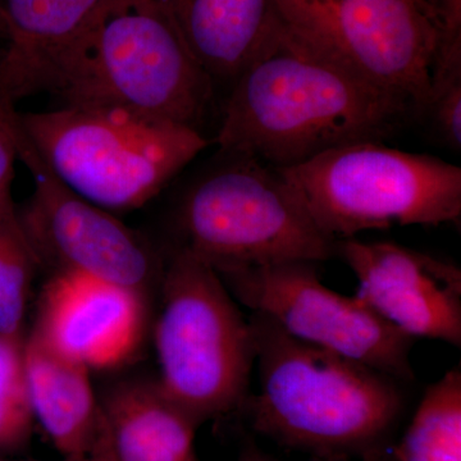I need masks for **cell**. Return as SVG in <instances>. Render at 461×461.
Returning <instances> with one entry per match:
<instances>
[{"mask_svg": "<svg viewBox=\"0 0 461 461\" xmlns=\"http://www.w3.org/2000/svg\"><path fill=\"white\" fill-rule=\"evenodd\" d=\"M102 0H0V65L21 81L41 77Z\"/></svg>", "mask_w": 461, "mask_h": 461, "instance_id": "2e32d148", "label": "cell"}, {"mask_svg": "<svg viewBox=\"0 0 461 461\" xmlns=\"http://www.w3.org/2000/svg\"><path fill=\"white\" fill-rule=\"evenodd\" d=\"M329 238L459 222L461 168L427 154L363 141L277 169Z\"/></svg>", "mask_w": 461, "mask_h": 461, "instance_id": "52a82bcc", "label": "cell"}, {"mask_svg": "<svg viewBox=\"0 0 461 461\" xmlns=\"http://www.w3.org/2000/svg\"><path fill=\"white\" fill-rule=\"evenodd\" d=\"M438 32V50L432 72L461 68V0H423Z\"/></svg>", "mask_w": 461, "mask_h": 461, "instance_id": "ffe728a7", "label": "cell"}, {"mask_svg": "<svg viewBox=\"0 0 461 461\" xmlns=\"http://www.w3.org/2000/svg\"><path fill=\"white\" fill-rule=\"evenodd\" d=\"M89 461H118L115 459L112 446L109 444L107 430H105L104 423L100 415V427L98 437H96L95 444L89 455Z\"/></svg>", "mask_w": 461, "mask_h": 461, "instance_id": "603a6c76", "label": "cell"}, {"mask_svg": "<svg viewBox=\"0 0 461 461\" xmlns=\"http://www.w3.org/2000/svg\"><path fill=\"white\" fill-rule=\"evenodd\" d=\"M317 264H275L220 277L236 302L268 318L287 335L366 364L397 381H412L414 339L357 297L324 286Z\"/></svg>", "mask_w": 461, "mask_h": 461, "instance_id": "9c48e42d", "label": "cell"}, {"mask_svg": "<svg viewBox=\"0 0 461 461\" xmlns=\"http://www.w3.org/2000/svg\"><path fill=\"white\" fill-rule=\"evenodd\" d=\"M0 461H16V460H8L5 457H0ZM56 461H89L86 457H76V456H60L59 460Z\"/></svg>", "mask_w": 461, "mask_h": 461, "instance_id": "484cf974", "label": "cell"}, {"mask_svg": "<svg viewBox=\"0 0 461 461\" xmlns=\"http://www.w3.org/2000/svg\"><path fill=\"white\" fill-rule=\"evenodd\" d=\"M284 23L379 89L427 113L438 32L423 0H276Z\"/></svg>", "mask_w": 461, "mask_h": 461, "instance_id": "ba28073f", "label": "cell"}, {"mask_svg": "<svg viewBox=\"0 0 461 461\" xmlns=\"http://www.w3.org/2000/svg\"><path fill=\"white\" fill-rule=\"evenodd\" d=\"M432 118L436 132L448 147L461 148V76L436 85L430 89L427 113Z\"/></svg>", "mask_w": 461, "mask_h": 461, "instance_id": "44dd1931", "label": "cell"}, {"mask_svg": "<svg viewBox=\"0 0 461 461\" xmlns=\"http://www.w3.org/2000/svg\"><path fill=\"white\" fill-rule=\"evenodd\" d=\"M145 327V294L75 273H53L29 332L91 372L132 359Z\"/></svg>", "mask_w": 461, "mask_h": 461, "instance_id": "7c38bea8", "label": "cell"}, {"mask_svg": "<svg viewBox=\"0 0 461 461\" xmlns=\"http://www.w3.org/2000/svg\"><path fill=\"white\" fill-rule=\"evenodd\" d=\"M414 112L284 23L233 81L217 142L272 168L393 136Z\"/></svg>", "mask_w": 461, "mask_h": 461, "instance_id": "6da1fadb", "label": "cell"}, {"mask_svg": "<svg viewBox=\"0 0 461 461\" xmlns=\"http://www.w3.org/2000/svg\"><path fill=\"white\" fill-rule=\"evenodd\" d=\"M212 80L233 81L284 25L276 0H160Z\"/></svg>", "mask_w": 461, "mask_h": 461, "instance_id": "4fadbf2b", "label": "cell"}, {"mask_svg": "<svg viewBox=\"0 0 461 461\" xmlns=\"http://www.w3.org/2000/svg\"><path fill=\"white\" fill-rule=\"evenodd\" d=\"M16 117V108L0 105V222L18 217L12 198L14 165L18 160Z\"/></svg>", "mask_w": 461, "mask_h": 461, "instance_id": "7402d4cb", "label": "cell"}, {"mask_svg": "<svg viewBox=\"0 0 461 461\" xmlns=\"http://www.w3.org/2000/svg\"><path fill=\"white\" fill-rule=\"evenodd\" d=\"M226 163L194 182L176 212L178 249L218 276L338 254L280 172L254 158Z\"/></svg>", "mask_w": 461, "mask_h": 461, "instance_id": "8992f818", "label": "cell"}, {"mask_svg": "<svg viewBox=\"0 0 461 461\" xmlns=\"http://www.w3.org/2000/svg\"><path fill=\"white\" fill-rule=\"evenodd\" d=\"M249 321L260 391L244 406L256 432L321 461L386 448L405 406L402 382L300 341L264 315Z\"/></svg>", "mask_w": 461, "mask_h": 461, "instance_id": "7a4b0ae2", "label": "cell"}, {"mask_svg": "<svg viewBox=\"0 0 461 461\" xmlns=\"http://www.w3.org/2000/svg\"><path fill=\"white\" fill-rule=\"evenodd\" d=\"M99 408L118 461H198L200 426L157 378L117 382L99 396Z\"/></svg>", "mask_w": 461, "mask_h": 461, "instance_id": "5bb4252c", "label": "cell"}, {"mask_svg": "<svg viewBox=\"0 0 461 461\" xmlns=\"http://www.w3.org/2000/svg\"><path fill=\"white\" fill-rule=\"evenodd\" d=\"M357 276L355 297L411 339L461 346V271L456 264L395 242L339 240Z\"/></svg>", "mask_w": 461, "mask_h": 461, "instance_id": "8fae6325", "label": "cell"}, {"mask_svg": "<svg viewBox=\"0 0 461 461\" xmlns=\"http://www.w3.org/2000/svg\"><path fill=\"white\" fill-rule=\"evenodd\" d=\"M157 379L199 426L244 406L257 360L250 321L220 276L178 249L160 280Z\"/></svg>", "mask_w": 461, "mask_h": 461, "instance_id": "5b68a950", "label": "cell"}, {"mask_svg": "<svg viewBox=\"0 0 461 461\" xmlns=\"http://www.w3.org/2000/svg\"><path fill=\"white\" fill-rule=\"evenodd\" d=\"M41 93L198 129L213 80L160 0H102L54 58Z\"/></svg>", "mask_w": 461, "mask_h": 461, "instance_id": "3957f363", "label": "cell"}, {"mask_svg": "<svg viewBox=\"0 0 461 461\" xmlns=\"http://www.w3.org/2000/svg\"><path fill=\"white\" fill-rule=\"evenodd\" d=\"M17 156L32 173V198L18 212L39 266L75 273L147 295L165 266L147 240L112 212L87 202L50 171L27 141L16 117Z\"/></svg>", "mask_w": 461, "mask_h": 461, "instance_id": "30bf717a", "label": "cell"}, {"mask_svg": "<svg viewBox=\"0 0 461 461\" xmlns=\"http://www.w3.org/2000/svg\"><path fill=\"white\" fill-rule=\"evenodd\" d=\"M25 335H0V457L25 450L33 420L25 369Z\"/></svg>", "mask_w": 461, "mask_h": 461, "instance_id": "ac0fdd59", "label": "cell"}, {"mask_svg": "<svg viewBox=\"0 0 461 461\" xmlns=\"http://www.w3.org/2000/svg\"><path fill=\"white\" fill-rule=\"evenodd\" d=\"M17 122L58 180L112 213L156 198L209 145L195 127L102 105L17 113Z\"/></svg>", "mask_w": 461, "mask_h": 461, "instance_id": "277c9868", "label": "cell"}, {"mask_svg": "<svg viewBox=\"0 0 461 461\" xmlns=\"http://www.w3.org/2000/svg\"><path fill=\"white\" fill-rule=\"evenodd\" d=\"M393 456L396 461H461L459 366L427 388Z\"/></svg>", "mask_w": 461, "mask_h": 461, "instance_id": "e0dca14e", "label": "cell"}, {"mask_svg": "<svg viewBox=\"0 0 461 461\" xmlns=\"http://www.w3.org/2000/svg\"><path fill=\"white\" fill-rule=\"evenodd\" d=\"M25 369L33 420L60 456L86 457L100 427L99 397L90 371L26 332Z\"/></svg>", "mask_w": 461, "mask_h": 461, "instance_id": "9a60e30c", "label": "cell"}, {"mask_svg": "<svg viewBox=\"0 0 461 461\" xmlns=\"http://www.w3.org/2000/svg\"><path fill=\"white\" fill-rule=\"evenodd\" d=\"M362 461H384V450H373L360 457Z\"/></svg>", "mask_w": 461, "mask_h": 461, "instance_id": "d4e9b609", "label": "cell"}, {"mask_svg": "<svg viewBox=\"0 0 461 461\" xmlns=\"http://www.w3.org/2000/svg\"><path fill=\"white\" fill-rule=\"evenodd\" d=\"M238 461H277L272 456L263 453L257 446L248 445L240 454Z\"/></svg>", "mask_w": 461, "mask_h": 461, "instance_id": "cb8c5ba5", "label": "cell"}, {"mask_svg": "<svg viewBox=\"0 0 461 461\" xmlns=\"http://www.w3.org/2000/svg\"><path fill=\"white\" fill-rule=\"evenodd\" d=\"M39 267L20 218L0 222V335H25L27 303Z\"/></svg>", "mask_w": 461, "mask_h": 461, "instance_id": "d6986e66", "label": "cell"}]
</instances>
